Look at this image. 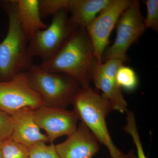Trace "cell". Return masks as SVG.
Returning <instances> with one entry per match:
<instances>
[{
    "instance_id": "cell-1",
    "label": "cell",
    "mask_w": 158,
    "mask_h": 158,
    "mask_svg": "<svg viewBox=\"0 0 158 158\" xmlns=\"http://www.w3.org/2000/svg\"><path fill=\"white\" fill-rule=\"evenodd\" d=\"M98 64L87 30L79 27L52 59L38 66L48 72L69 76L85 88L90 86Z\"/></svg>"
},
{
    "instance_id": "cell-2",
    "label": "cell",
    "mask_w": 158,
    "mask_h": 158,
    "mask_svg": "<svg viewBox=\"0 0 158 158\" xmlns=\"http://www.w3.org/2000/svg\"><path fill=\"white\" fill-rule=\"evenodd\" d=\"M0 4L9 18L7 35L0 41V81H7L27 72L34 64L29 52L28 38L20 25L12 0Z\"/></svg>"
},
{
    "instance_id": "cell-3",
    "label": "cell",
    "mask_w": 158,
    "mask_h": 158,
    "mask_svg": "<svg viewBox=\"0 0 158 158\" xmlns=\"http://www.w3.org/2000/svg\"><path fill=\"white\" fill-rule=\"evenodd\" d=\"M72 104L78 119L100 143L107 148L111 158L119 157L123 152L114 144L106 123V118L113 110L107 99L90 86L81 87L74 97Z\"/></svg>"
},
{
    "instance_id": "cell-4",
    "label": "cell",
    "mask_w": 158,
    "mask_h": 158,
    "mask_svg": "<svg viewBox=\"0 0 158 158\" xmlns=\"http://www.w3.org/2000/svg\"><path fill=\"white\" fill-rule=\"evenodd\" d=\"M26 73L31 88L50 107L66 109L81 88L72 77L48 72L38 65H33Z\"/></svg>"
},
{
    "instance_id": "cell-5",
    "label": "cell",
    "mask_w": 158,
    "mask_h": 158,
    "mask_svg": "<svg viewBox=\"0 0 158 158\" xmlns=\"http://www.w3.org/2000/svg\"><path fill=\"white\" fill-rule=\"evenodd\" d=\"M68 11L63 9L52 15L51 24L36 32L30 39L29 53L31 56L39 57L42 62L52 59L60 50L77 28L69 21Z\"/></svg>"
},
{
    "instance_id": "cell-6",
    "label": "cell",
    "mask_w": 158,
    "mask_h": 158,
    "mask_svg": "<svg viewBox=\"0 0 158 158\" xmlns=\"http://www.w3.org/2000/svg\"><path fill=\"white\" fill-rule=\"evenodd\" d=\"M140 9V2L132 1L123 11L116 23V38L113 44L105 50L102 62L110 59H120L123 62L126 60L128 49L146 30Z\"/></svg>"
},
{
    "instance_id": "cell-7",
    "label": "cell",
    "mask_w": 158,
    "mask_h": 158,
    "mask_svg": "<svg viewBox=\"0 0 158 158\" xmlns=\"http://www.w3.org/2000/svg\"><path fill=\"white\" fill-rule=\"evenodd\" d=\"M44 106L39 94L29 85L25 73L7 81H0V111L10 115L23 108L34 110Z\"/></svg>"
},
{
    "instance_id": "cell-8",
    "label": "cell",
    "mask_w": 158,
    "mask_h": 158,
    "mask_svg": "<svg viewBox=\"0 0 158 158\" xmlns=\"http://www.w3.org/2000/svg\"><path fill=\"white\" fill-rule=\"evenodd\" d=\"M132 2L130 0H110L107 6L86 28L98 63H102L103 54L110 43L109 38L113 28Z\"/></svg>"
},
{
    "instance_id": "cell-9",
    "label": "cell",
    "mask_w": 158,
    "mask_h": 158,
    "mask_svg": "<svg viewBox=\"0 0 158 158\" xmlns=\"http://www.w3.org/2000/svg\"><path fill=\"white\" fill-rule=\"evenodd\" d=\"M34 118L40 128L45 131L50 144L59 137L70 135L77 128L76 114L65 109L44 106L34 110Z\"/></svg>"
},
{
    "instance_id": "cell-10",
    "label": "cell",
    "mask_w": 158,
    "mask_h": 158,
    "mask_svg": "<svg viewBox=\"0 0 158 158\" xmlns=\"http://www.w3.org/2000/svg\"><path fill=\"white\" fill-rule=\"evenodd\" d=\"M99 143L88 128L81 122L74 132L55 146L60 158H93L99 151Z\"/></svg>"
},
{
    "instance_id": "cell-11",
    "label": "cell",
    "mask_w": 158,
    "mask_h": 158,
    "mask_svg": "<svg viewBox=\"0 0 158 158\" xmlns=\"http://www.w3.org/2000/svg\"><path fill=\"white\" fill-rule=\"evenodd\" d=\"M34 111L31 108H23L11 115L13 128L10 138L28 148L38 142H48L47 136L41 132L34 121Z\"/></svg>"
},
{
    "instance_id": "cell-12",
    "label": "cell",
    "mask_w": 158,
    "mask_h": 158,
    "mask_svg": "<svg viewBox=\"0 0 158 158\" xmlns=\"http://www.w3.org/2000/svg\"><path fill=\"white\" fill-rule=\"evenodd\" d=\"M16 16L29 40L37 31L48 27L42 20L39 0H12Z\"/></svg>"
},
{
    "instance_id": "cell-13",
    "label": "cell",
    "mask_w": 158,
    "mask_h": 158,
    "mask_svg": "<svg viewBox=\"0 0 158 158\" xmlns=\"http://www.w3.org/2000/svg\"><path fill=\"white\" fill-rule=\"evenodd\" d=\"M110 0H70L69 21L76 27H87Z\"/></svg>"
},
{
    "instance_id": "cell-14",
    "label": "cell",
    "mask_w": 158,
    "mask_h": 158,
    "mask_svg": "<svg viewBox=\"0 0 158 158\" xmlns=\"http://www.w3.org/2000/svg\"><path fill=\"white\" fill-rule=\"evenodd\" d=\"M92 81L95 87L102 91V95L109 100L112 110L120 113L127 112L128 110L127 102L123 94L122 90L117 83L105 76L96 67Z\"/></svg>"
},
{
    "instance_id": "cell-15",
    "label": "cell",
    "mask_w": 158,
    "mask_h": 158,
    "mask_svg": "<svg viewBox=\"0 0 158 158\" xmlns=\"http://www.w3.org/2000/svg\"><path fill=\"white\" fill-rule=\"evenodd\" d=\"M117 85L122 90L132 92L138 87L139 80L138 75L132 68L123 65L118 69L116 76Z\"/></svg>"
},
{
    "instance_id": "cell-16",
    "label": "cell",
    "mask_w": 158,
    "mask_h": 158,
    "mask_svg": "<svg viewBox=\"0 0 158 158\" xmlns=\"http://www.w3.org/2000/svg\"><path fill=\"white\" fill-rule=\"evenodd\" d=\"M2 158H29V148L7 138L0 142Z\"/></svg>"
},
{
    "instance_id": "cell-17",
    "label": "cell",
    "mask_w": 158,
    "mask_h": 158,
    "mask_svg": "<svg viewBox=\"0 0 158 158\" xmlns=\"http://www.w3.org/2000/svg\"><path fill=\"white\" fill-rule=\"evenodd\" d=\"M70 0H39L41 18L53 15L63 9L68 10Z\"/></svg>"
},
{
    "instance_id": "cell-18",
    "label": "cell",
    "mask_w": 158,
    "mask_h": 158,
    "mask_svg": "<svg viewBox=\"0 0 158 158\" xmlns=\"http://www.w3.org/2000/svg\"><path fill=\"white\" fill-rule=\"evenodd\" d=\"M29 158H60L55 144L38 142L29 148Z\"/></svg>"
},
{
    "instance_id": "cell-19",
    "label": "cell",
    "mask_w": 158,
    "mask_h": 158,
    "mask_svg": "<svg viewBox=\"0 0 158 158\" xmlns=\"http://www.w3.org/2000/svg\"><path fill=\"white\" fill-rule=\"evenodd\" d=\"M147 16L144 19L146 29H151L156 32L158 31V1L147 0L146 2Z\"/></svg>"
},
{
    "instance_id": "cell-20",
    "label": "cell",
    "mask_w": 158,
    "mask_h": 158,
    "mask_svg": "<svg viewBox=\"0 0 158 158\" xmlns=\"http://www.w3.org/2000/svg\"><path fill=\"white\" fill-rule=\"evenodd\" d=\"M123 61L118 59H110L104 63L98 64L96 68L105 76L116 83V76L118 69L123 65Z\"/></svg>"
},
{
    "instance_id": "cell-21",
    "label": "cell",
    "mask_w": 158,
    "mask_h": 158,
    "mask_svg": "<svg viewBox=\"0 0 158 158\" xmlns=\"http://www.w3.org/2000/svg\"><path fill=\"white\" fill-rule=\"evenodd\" d=\"M123 129L126 132L129 134L132 138L133 142L135 145L137 158H147L144 153L142 142L140 139L136 122L135 120H129L127 122Z\"/></svg>"
},
{
    "instance_id": "cell-22",
    "label": "cell",
    "mask_w": 158,
    "mask_h": 158,
    "mask_svg": "<svg viewBox=\"0 0 158 158\" xmlns=\"http://www.w3.org/2000/svg\"><path fill=\"white\" fill-rule=\"evenodd\" d=\"M13 128L11 116L0 111V142L11 137Z\"/></svg>"
},
{
    "instance_id": "cell-23",
    "label": "cell",
    "mask_w": 158,
    "mask_h": 158,
    "mask_svg": "<svg viewBox=\"0 0 158 158\" xmlns=\"http://www.w3.org/2000/svg\"><path fill=\"white\" fill-rule=\"evenodd\" d=\"M118 158H137V157L135 151L133 150H131L127 153L124 154L123 153Z\"/></svg>"
},
{
    "instance_id": "cell-24",
    "label": "cell",
    "mask_w": 158,
    "mask_h": 158,
    "mask_svg": "<svg viewBox=\"0 0 158 158\" xmlns=\"http://www.w3.org/2000/svg\"><path fill=\"white\" fill-rule=\"evenodd\" d=\"M0 158H2V150H1V146H0Z\"/></svg>"
}]
</instances>
